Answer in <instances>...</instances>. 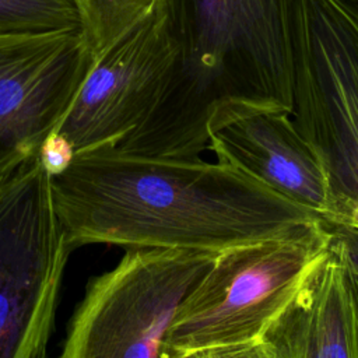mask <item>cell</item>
I'll use <instances>...</instances> for the list:
<instances>
[{
  "instance_id": "cell-1",
  "label": "cell",
  "mask_w": 358,
  "mask_h": 358,
  "mask_svg": "<svg viewBox=\"0 0 358 358\" xmlns=\"http://www.w3.org/2000/svg\"><path fill=\"white\" fill-rule=\"evenodd\" d=\"M73 248L106 243L220 253L324 221L242 168L106 145L52 176Z\"/></svg>"
},
{
  "instance_id": "cell-2",
  "label": "cell",
  "mask_w": 358,
  "mask_h": 358,
  "mask_svg": "<svg viewBox=\"0 0 358 358\" xmlns=\"http://www.w3.org/2000/svg\"><path fill=\"white\" fill-rule=\"evenodd\" d=\"M179 45L154 113L119 148L199 157L207 124L263 110L292 112L298 0H164Z\"/></svg>"
},
{
  "instance_id": "cell-3",
  "label": "cell",
  "mask_w": 358,
  "mask_h": 358,
  "mask_svg": "<svg viewBox=\"0 0 358 358\" xmlns=\"http://www.w3.org/2000/svg\"><path fill=\"white\" fill-rule=\"evenodd\" d=\"M324 221L215 255L168 331L166 358H263V337L326 255Z\"/></svg>"
},
{
  "instance_id": "cell-4",
  "label": "cell",
  "mask_w": 358,
  "mask_h": 358,
  "mask_svg": "<svg viewBox=\"0 0 358 358\" xmlns=\"http://www.w3.org/2000/svg\"><path fill=\"white\" fill-rule=\"evenodd\" d=\"M73 246L38 151L0 159V358H43Z\"/></svg>"
},
{
  "instance_id": "cell-5",
  "label": "cell",
  "mask_w": 358,
  "mask_h": 358,
  "mask_svg": "<svg viewBox=\"0 0 358 358\" xmlns=\"http://www.w3.org/2000/svg\"><path fill=\"white\" fill-rule=\"evenodd\" d=\"M292 120L329 178L330 227L358 231V6L298 0Z\"/></svg>"
},
{
  "instance_id": "cell-6",
  "label": "cell",
  "mask_w": 358,
  "mask_h": 358,
  "mask_svg": "<svg viewBox=\"0 0 358 358\" xmlns=\"http://www.w3.org/2000/svg\"><path fill=\"white\" fill-rule=\"evenodd\" d=\"M217 253L127 248L91 278L63 343V358H166L171 324Z\"/></svg>"
},
{
  "instance_id": "cell-7",
  "label": "cell",
  "mask_w": 358,
  "mask_h": 358,
  "mask_svg": "<svg viewBox=\"0 0 358 358\" xmlns=\"http://www.w3.org/2000/svg\"><path fill=\"white\" fill-rule=\"evenodd\" d=\"M179 59L164 0L95 62L57 127L76 154L119 144L157 109Z\"/></svg>"
},
{
  "instance_id": "cell-8",
  "label": "cell",
  "mask_w": 358,
  "mask_h": 358,
  "mask_svg": "<svg viewBox=\"0 0 358 358\" xmlns=\"http://www.w3.org/2000/svg\"><path fill=\"white\" fill-rule=\"evenodd\" d=\"M94 62L81 29L0 32V159L39 151Z\"/></svg>"
},
{
  "instance_id": "cell-9",
  "label": "cell",
  "mask_w": 358,
  "mask_h": 358,
  "mask_svg": "<svg viewBox=\"0 0 358 358\" xmlns=\"http://www.w3.org/2000/svg\"><path fill=\"white\" fill-rule=\"evenodd\" d=\"M207 150L333 224L336 208L327 173L289 112H253L218 123L208 129Z\"/></svg>"
},
{
  "instance_id": "cell-10",
  "label": "cell",
  "mask_w": 358,
  "mask_h": 358,
  "mask_svg": "<svg viewBox=\"0 0 358 358\" xmlns=\"http://www.w3.org/2000/svg\"><path fill=\"white\" fill-rule=\"evenodd\" d=\"M358 358V274L333 239L263 337V358Z\"/></svg>"
},
{
  "instance_id": "cell-11",
  "label": "cell",
  "mask_w": 358,
  "mask_h": 358,
  "mask_svg": "<svg viewBox=\"0 0 358 358\" xmlns=\"http://www.w3.org/2000/svg\"><path fill=\"white\" fill-rule=\"evenodd\" d=\"M162 0H73L81 32L98 57L144 21Z\"/></svg>"
},
{
  "instance_id": "cell-12",
  "label": "cell",
  "mask_w": 358,
  "mask_h": 358,
  "mask_svg": "<svg viewBox=\"0 0 358 358\" xmlns=\"http://www.w3.org/2000/svg\"><path fill=\"white\" fill-rule=\"evenodd\" d=\"M81 29L73 0H0V32Z\"/></svg>"
},
{
  "instance_id": "cell-13",
  "label": "cell",
  "mask_w": 358,
  "mask_h": 358,
  "mask_svg": "<svg viewBox=\"0 0 358 358\" xmlns=\"http://www.w3.org/2000/svg\"><path fill=\"white\" fill-rule=\"evenodd\" d=\"M38 154L45 169L53 176L70 166L76 157V150L66 136L53 131L42 141Z\"/></svg>"
},
{
  "instance_id": "cell-14",
  "label": "cell",
  "mask_w": 358,
  "mask_h": 358,
  "mask_svg": "<svg viewBox=\"0 0 358 358\" xmlns=\"http://www.w3.org/2000/svg\"><path fill=\"white\" fill-rule=\"evenodd\" d=\"M329 228L331 231L333 239L340 245L354 271L358 274V231L343 225H329Z\"/></svg>"
},
{
  "instance_id": "cell-15",
  "label": "cell",
  "mask_w": 358,
  "mask_h": 358,
  "mask_svg": "<svg viewBox=\"0 0 358 358\" xmlns=\"http://www.w3.org/2000/svg\"><path fill=\"white\" fill-rule=\"evenodd\" d=\"M350 1H352L354 4H357V6H358V0H350Z\"/></svg>"
}]
</instances>
